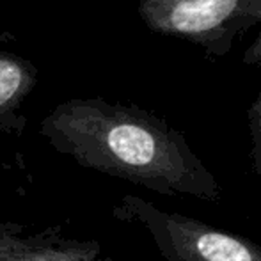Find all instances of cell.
I'll list each match as a JSON object with an SVG mask.
<instances>
[{"label":"cell","mask_w":261,"mask_h":261,"mask_svg":"<svg viewBox=\"0 0 261 261\" xmlns=\"http://www.w3.org/2000/svg\"><path fill=\"white\" fill-rule=\"evenodd\" d=\"M39 134L55 151L84 169L160 196L222 201V187L185 135L139 107L73 98L41 121Z\"/></svg>","instance_id":"cell-1"},{"label":"cell","mask_w":261,"mask_h":261,"mask_svg":"<svg viewBox=\"0 0 261 261\" xmlns=\"http://www.w3.org/2000/svg\"><path fill=\"white\" fill-rule=\"evenodd\" d=\"M112 215L121 222L144 227L165 261H261V245L251 238L162 210L135 194L121 197Z\"/></svg>","instance_id":"cell-2"},{"label":"cell","mask_w":261,"mask_h":261,"mask_svg":"<svg viewBox=\"0 0 261 261\" xmlns=\"http://www.w3.org/2000/svg\"><path fill=\"white\" fill-rule=\"evenodd\" d=\"M254 0H141L139 16L156 34L199 45L212 57H224L234 39L256 25Z\"/></svg>","instance_id":"cell-3"},{"label":"cell","mask_w":261,"mask_h":261,"mask_svg":"<svg viewBox=\"0 0 261 261\" xmlns=\"http://www.w3.org/2000/svg\"><path fill=\"white\" fill-rule=\"evenodd\" d=\"M100 256V242L69 237L61 226L0 220V261H96Z\"/></svg>","instance_id":"cell-4"},{"label":"cell","mask_w":261,"mask_h":261,"mask_svg":"<svg viewBox=\"0 0 261 261\" xmlns=\"http://www.w3.org/2000/svg\"><path fill=\"white\" fill-rule=\"evenodd\" d=\"M38 71L25 59L0 52V128L20 132L18 109L36 86Z\"/></svg>","instance_id":"cell-5"},{"label":"cell","mask_w":261,"mask_h":261,"mask_svg":"<svg viewBox=\"0 0 261 261\" xmlns=\"http://www.w3.org/2000/svg\"><path fill=\"white\" fill-rule=\"evenodd\" d=\"M249 135H251V165L261 183V89L247 110Z\"/></svg>","instance_id":"cell-6"},{"label":"cell","mask_w":261,"mask_h":261,"mask_svg":"<svg viewBox=\"0 0 261 261\" xmlns=\"http://www.w3.org/2000/svg\"><path fill=\"white\" fill-rule=\"evenodd\" d=\"M252 18L256 23H259V32L251 46L244 52L242 62L247 66H261V0H254L252 4Z\"/></svg>","instance_id":"cell-7"},{"label":"cell","mask_w":261,"mask_h":261,"mask_svg":"<svg viewBox=\"0 0 261 261\" xmlns=\"http://www.w3.org/2000/svg\"><path fill=\"white\" fill-rule=\"evenodd\" d=\"M96 261H114V259L110 258V256H100V258H98Z\"/></svg>","instance_id":"cell-8"}]
</instances>
